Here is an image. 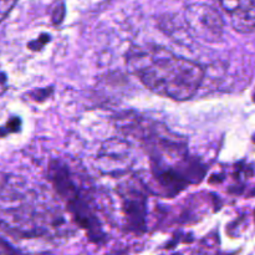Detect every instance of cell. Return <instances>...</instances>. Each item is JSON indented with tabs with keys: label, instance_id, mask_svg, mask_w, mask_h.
I'll return each instance as SVG.
<instances>
[{
	"label": "cell",
	"instance_id": "cell-1",
	"mask_svg": "<svg viewBox=\"0 0 255 255\" xmlns=\"http://www.w3.org/2000/svg\"><path fill=\"white\" fill-rule=\"evenodd\" d=\"M127 66L147 89L174 101L192 99L204 79L201 65L157 45L129 50Z\"/></svg>",
	"mask_w": 255,
	"mask_h": 255
},
{
	"label": "cell",
	"instance_id": "cell-2",
	"mask_svg": "<svg viewBox=\"0 0 255 255\" xmlns=\"http://www.w3.org/2000/svg\"><path fill=\"white\" fill-rule=\"evenodd\" d=\"M184 19L189 34L201 41L214 44L223 37V17L211 5L191 4L186 9Z\"/></svg>",
	"mask_w": 255,
	"mask_h": 255
},
{
	"label": "cell",
	"instance_id": "cell-3",
	"mask_svg": "<svg viewBox=\"0 0 255 255\" xmlns=\"http://www.w3.org/2000/svg\"><path fill=\"white\" fill-rule=\"evenodd\" d=\"M117 192L121 198L122 213L125 221L131 231L141 233L146 228L147 216V196L144 187L139 181L127 179L119 187Z\"/></svg>",
	"mask_w": 255,
	"mask_h": 255
},
{
	"label": "cell",
	"instance_id": "cell-4",
	"mask_svg": "<svg viewBox=\"0 0 255 255\" xmlns=\"http://www.w3.org/2000/svg\"><path fill=\"white\" fill-rule=\"evenodd\" d=\"M131 153L127 142L111 139L105 142L99 153V166L107 174H125L131 166Z\"/></svg>",
	"mask_w": 255,
	"mask_h": 255
},
{
	"label": "cell",
	"instance_id": "cell-5",
	"mask_svg": "<svg viewBox=\"0 0 255 255\" xmlns=\"http://www.w3.org/2000/svg\"><path fill=\"white\" fill-rule=\"evenodd\" d=\"M26 186L21 177L0 172V199L16 201L26 194Z\"/></svg>",
	"mask_w": 255,
	"mask_h": 255
},
{
	"label": "cell",
	"instance_id": "cell-6",
	"mask_svg": "<svg viewBox=\"0 0 255 255\" xmlns=\"http://www.w3.org/2000/svg\"><path fill=\"white\" fill-rule=\"evenodd\" d=\"M222 10L231 16L255 5V0H216Z\"/></svg>",
	"mask_w": 255,
	"mask_h": 255
},
{
	"label": "cell",
	"instance_id": "cell-7",
	"mask_svg": "<svg viewBox=\"0 0 255 255\" xmlns=\"http://www.w3.org/2000/svg\"><path fill=\"white\" fill-rule=\"evenodd\" d=\"M65 4L64 0H57L54 5V10H52V22L54 25H60L65 17Z\"/></svg>",
	"mask_w": 255,
	"mask_h": 255
},
{
	"label": "cell",
	"instance_id": "cell-8",
	"mask_svg": "<svg viewBox=\"0 0 255 255\" xmlns=\"http://www.w3.org/2000/svg\"><path fill=\"white\" fill-rule=\"evenodd\" d=\"M19 0H0V22L6 19Z\"/></svg>",
	"mask_w": 255,
	"mask_h": 255
},
{
	"label": "cell",
	"instance_id": "cell-9",
	"mask_svg": "<svg viewBox=\"0 0 255 255\" xmlns=\"http://www.w3.org/2000/svg\"><path fill=\"white\" fill-rule=\"evenodd\" d=\"M20 125H21V121H20L17 117H14V119L10 120L7 122V125L5 127H0V137L6 136L9 132H16L20 129Z\"/></svg>",
	"mask_w": 255,
	"mask_h": 255
},
{
	"label": "cell",
	"instance_id": "cell-10",
	"mask_svg": "<svg viewBox=\"0 0 255 255\" xmlns=\"http://www.w3.org/2000/svg\"><path fill=\"white\" fill-rule=\"evenodd\" d=\"M49 40H50L49 35L42 34L41 36H40L37 40H35V41L29 42V45H27V46H29V49L34 50V51H37V50L42 49V46H44V45L46 44V42L49 41Z\"/></svg>",
	"mask_w": 255,
	"mask_h": 255
},
{
	"label": "cell",
	"instance_id": "cell-11",
	"mask_svg": "<svg viewBox=\"0 0 255 255\" xmlns=\"http://www.w3.org/2000/svg\"><path fill=\"white\" fill-rule=\"evenodd\" d=\"M0 255H16L15 252L12 251L11 247L9 244L5 243L2 239H0Z\"/></svg>",
	"mask_w": 255,
	"mask_h": 255
},
{
	"label": "cell",
	"instance_id": "cell-12",
	"mask_svg": "<svg viewBox=\"0 0 255 255\" xmlns=\"http://www.w3.org/2000/svg\"><path fill=\"white\" fill-rule=\"evenodd\" d=\"M4 81H5V75L0 74V82H4Z\"/></svg>",
	"mask_w": 255,
	"mask_h": 255
}]
</instances>
